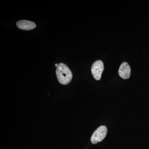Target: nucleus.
Listing matches in <instances>:
<instances>
[{
	"label": "nucleus",
	"instance_id": "obj_3",
	"mask_svg": "<svg viewBox=\"0 0 149 149\" xmlns=\"http://www.w3.org/2000/svg\"><path fill=\"white\" fill-rule=\"evenodd\" d=\"M104 69V63L102 61H97L94 63L91 68V72L96 80H100Z\"/></svg>",
	"mask_w": 149,
	"mask_h": 149
},
{
	"label": "nucleus",
	"instance_id": "obj_6",
	"mask_svg": "<svg viewBox=\"0 0 149 149\" xmlns=\"http://www.w3.org/2000/svg\"><path fill=\"white\" fill-rule=\"evenodd\" d=\"M55 66L56 67H57L58 65V64H57V63H56V64H55Z\"/></svg>",
	"mask_w": 149,
	"mask_h": 149
},
{
	"label": "nucleus",
	"instance_id": "obj_4",
	"mask_svg": "<svg viewBox=\"0 0 149 149\" xmlns=\"http://www.w3.org/2000/svg\"><path fill=\"white\" fill-rule=\"evenodd\" d=\"M131 69L130 65L127 62H123L120 65L118 74L119 76L123 79H128L130 77Z\"/></svg>",
	"mask_w": 149,
	"mask_h": 149
},
{
	"label": "nucleus",
	"instance_id": "obj_1",
	"mask_svg": "<svg viewBox=\"0 0 149 149\" xmlns=\"http://www.w3.org/2000/svg\"><path fill=\"white\" fill-rule=\"evenodd\" d=\"M56 75L58 82L63 85H68L72 78L71 70L66 64L62 63H60L57 67Z\"/></svg>",
	"mask_w": 149,
	"mask_h": 149
},
{
	"label": "nucleus",
	"instance_id": "obj_5",
	"mask_svg": "<svg viewBox=\"0 0 149 149\" xmlns=\"http://www.w3.org/2000/svg\"><path fill=\"white\" fill-rule=\"evenodd\" d=\"M17 26L19 29L30 30L36 28V25L33 22L27 20H21L17 22Z\"/></svg>",
	"mask_w": 149,
	"mask_h": 149
},
{
	"label": "nucleus",
	"instance_id": "obj_2",
	"mask_svg": "<svg viewBox=\"0 0 149 149\" xmlns=\"http://www.w3.org/2000/svg\"><path fill=\"white\" fill-rule=\"evenodd\" d=\"M107 133V128L105 125L100 126L93 133L91 138V142L93 144L101 142L104 139Z\"/></svg>",
	"mask_w": 149,
	"mask_h": 149
}]
</instances>
